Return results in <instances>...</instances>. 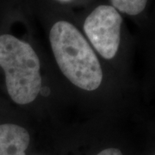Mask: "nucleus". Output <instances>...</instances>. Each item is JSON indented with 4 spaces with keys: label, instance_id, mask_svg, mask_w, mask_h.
Listing matches in <instances>:
<instances>
[{
    "label": "nucleus",
    "instance_id": "5",
    "mask_svg": "<svg viewBox=\"0 0 155 155\" xmlns=\"http://www.w3.org/2000/svg\"><path fill=\"white\" fill-rule=\"evenodd\" d=\"M116 10L127 15L135 16L144 11L147 0H110Z\"/></svg>",
    "mask_w": 155,
    "mask_h": 155
},
{
    "label": "nucleus",
    "instance_id": "4",
    "mask_svg": "<svg viewBox=\"0 0 155 155\" xmlns=\"http://www.w3.org/2000/svg\"><path fill=\"white\" fill-rule=\"evenodd\" d=\"M29 141L24 127L11 123L0 125V155H25Z\"/></svg>",
    "mask_w": 155,
    "mask_h": 155
},
{
    "label": "nucleus",
    "instance_id": "3",
    "mask_svg": "<svg viewBox=\"0 0 155 155\" xmlns=\"http://www.w3.org/2000/svg\"><path fill=\"white\" fill-rule=\"evenodd\" d=\"M122 22L119 12L110 5L97 7L84 21V33L95 49L106 60L113 59L118 51Z\"/></svg>",
    "mask_w": 155,
    "mask_h": 155
},
{
    "label": "nucleus",
    "instance_id": "2",
    "mask_svg": "<svg viewBox=\"0 0 155 155\" xmlns=\"http://www.w3.org/2000/svg\"><path fill=\"white\" fill-rule=\"evenodd\" d=\"M0 67L7 91L17 104H28L41 90L38 55L30 45L11 35H0Z\"/></svg>",
    "mask_w": 155,
    "mask_h": 155
},
{
    "label": "nucleus",
    "instance_id": "1",
    "mask_svg": "<svg viewBox=\"0 0 155 155\" xmlns=\"http://www.w3.org/2000/svg\"><path fill=\"white\" fill-rule=\"evenodd\" d=\"M56 62L65 77L84 91H94L103 80L100 62L87 41L72 23L59 21L50 30Z\"/></svg>",
    "mask_w": 155,
    "mask_h": 155
},
{
    "label": "nucleus",
    "instance_id": "7",
    "mask_svg": "<svg viewBox=\"0 0 155 155\" xmlns=\"http://www.w3.org/2000/svg\"><path fill=\"white\" fill-rule=\"evenodd\" d=\"M40 93L41 95H43V96H48L50 93V90L49 88H48V87H45V88H41V91H40Z\"/></svg>",
    "mask_w": 155,
    "mask_h": 155
},
{
    "label": "nucleus",
    "instance_id": "6",
    "mask_svg": "<svg viewBox=\"0 0 155 155\" xmlns=\"http://www.w3.org/2000/svg\"><path fill=\"white\" fill-rule=\"evenodd\" d=\"M97 155H123L122 153L117 148L110 147V148H107V149L103 150L102 152H100Z\"/></svg>",
    "mask_w": 155,
    "mask_h": 155
}]
</instances>
